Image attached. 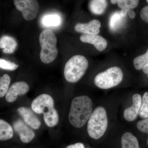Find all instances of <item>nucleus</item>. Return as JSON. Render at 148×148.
I'll return each instance as SVG.
<instances>
[{
  "label": "nucleus",
  "instance_id": "nucleus-15",
  "mask_svg": "<svg viewBox=\"0 0 148 148\" xmlns=\"http://www.w3.org/2000/svg\"><path fill=\"white\" fill-rule=\"evenodd\" d=\"M122 148H140L137 138L130 132H125L122 136Z\"/></svg>",
  "mask_w": 148,
  "mask_h": 148
},
{
  "label": "nucleus",
  "instance_id": "nucleus-2",
  "mask_svg": "<svg viewBox=\"0 0 148 148\" xmlns=\"http://www.w3.org/2000/svg\"><path fill=\"white\" fill-rule=\"evenodd\" d=\"M39 42L41 46L40 58L44 64L54 61L58 55L56 47L57 40L55 35L50 29H45L40 34Z\"/></svg>",
  "mask_w": 148,
  "mask_h": 148
},
{
  "label": "nucleus",
  "instance_id": "nucleus-17",
  "mask_svg": "<svg viewBox=\"0 0 148 148\" xmlns=\"http://www.w3.org/2000/svg\"><path fill=\"white\" fill-rule=\"evenodd\" d=\"M13 136V129L10 125L3 120H0V140H10Z\"/></svg>",
  "mask_w": 148,
  "mask_h": 148
},
{
  "label": "nucleus",
  "instance_id": "nucleus-5",
  "mask_svg": "<svg viewBox=\"0 0 148 148\" xmlns=\"http://www.w3.org/2000/svg\"><path fill=\"white\" fill-rule=\"evenodd\" d=\"M123 76V73L119 67H111L98 74L94 79V83L99 88L109 89L118 85L122 81Z\"/></svg>",
  "mask_w": 148,
  "mask_h": 148
},
{
  "label": "nucleus",
  "instance_id": "nucleus-11",
  "mask_svg": "<svg viewBox=\"0 0 148 148\" xmlns=\"http://www.w3.org/2000/svg\"><path fill=\"white\" fill-rule=\"evenodd\" d=\"M33 111L27 107H20L17 109V112L25 122L32 128L37 130L40 126L41 122Z\"/></svg>",
  "mask_w": 148,
  "mask_h": 148
},
{
  "label": "nucleus",
  "instance_id": "nucleus-27",
  "mask_svg": "<svg viewBox=\"0 0 148 148\" xmlns=\"http://www.w3.org/2000/svg\"><path fill=\"white\" fill-rule=\"evenodd\" d=\"M66 148H84V147L82 143H77L73 145H70Z\"/></svg>",
  "mask_w": 148,
  "mask_h": 148
},
{
  "label": "nucleus",
  "instance_id": "nucleus-25",
  "mask_svg": "<svg viewBox=\"0 0 148 148\" xmlns=\"http://www.w3.org/2000/svg\"><path fill=\"white\" fill-rule=\"evenodd\" d=\"M137 126L141 132L148 134V118L138 121Z\"/></svg>",
  "mask_w": 148,
  "mask_h": 148
},
{
  "label": "nucleus",
  "instance_id": "nucleus-22",
  "mask_svg": "<svg viewBox=\"0 0 148 148\" xmlns=\"http://www.w3.org/2000/svg\"><path fill=\"white\" fill-rule=\"evenodd\" d=\"M139 114L143 118H148V92H146L143 95Z\"/></svg>",
  "mask_w": 148,
  "mask_h": 148
},
{
  "label": "nucleus",
  "instance_id": "nucleus-21",
  "mask_svg": "<svg viewBox=\"0 0 148 148\" xmlns=\"http://www.w3.org/2000/svg\"><path fill=\"white\" fill-rule=\"evenodd\" d=\"M148 64V49L145 54L137 56L133 60V64L135 69L137 70L143 69Z\"/></svg>",
  "mask_w": 148,
  "mask_h": 148
},
{
  "label": "nucleus",
  "instance_id": "nucleus-3",
  "mask_svg": "<svg viewBox=\"0 0 148 148\" xmlns=\"http://www.w3.org/2000/svg\"><path fill=\"white\" fill-rule=\"evenodd\" d=\"M108 125V117L106 109L102 107H98L92 112L88 119V133L90 138L98 140L105 134Z\"/></svg>",
  "mask_w": 148,
  "mask_h": 148
},
{
  "label": "nucleus",
  "instance_id": "nucleus-6",
  "mask_svg": "<svg viewBox=\"0 0 148 148\" xmlns=\"http://www.w3.org/2000/svg\"><path fill=\"white\" fill-rule=\"evenodd\" d=\"M17 10L22 13L23 17L27 21L36 18L39 10V4L37 0H13Z\"/></svg>",
  "mask_w": 148,
  "mask_h": 148
},
{
  "label": "nucleus",
  "instance_id": "nucleus-13",
  "mask_svg": "<svg viewBox=\"0 0 148 148\" xmlns=\"http://www.w3.org/2000/svg\"><path fill=\"white\" fill-rule=\"evenodd\" d=\"M83 42L91 44L99 51L105 50L108 46V42L103 37L98 35L83 34L80 37Z\"/></svg>",
  "mask_w": 148,
  "mask_h": 148
},
{
  "label": "nucleus",
  "instance_id": "nucleus-10",
  "mask_svg": "<svg viewBox=\"0 0 148 148\" xmlns=\"http://www.w3.org/2000/svg\"><path fill=\"white\" fill-rule=\"evenodd\" d=\"M132 99V106L125 109L123 113L125 119L128 121H133L136 119L139 114L142 105V98L140 94H135L133 95Z\"/></svg>",
  "mask_w": 148,
  "mask_h": 148
},
{
  "label": "nucleus",
  "instance_id": "nucleus-29",
  "mask_svg": "<svg viewBox=\"0 0 148 148\" xmlns=\"http://www.w3.org/2000/svg\"><path fill=\"white\" fill-rule=\"evenodd\" d=\"M143 72L145 73L148 74V64H147L143 69Z\"/></svg>",
  "mask_w": 148,
  "mask_h": 148
},
{
  "label": "nucleus",
  "instance_id": "nucleus-26",
  "mask_svg": "<svg viewBox=\"0 0 148 148\" xmlns=\"http://www.w3.org/2000/svg\"><path fill=\"white\" fill-rule=\"evenodd\" d=\"M140 16L143 21L148 23V6L142 9L140 12Z\"/></svg>",
  "mask_w": 148,
  "mask_h": 148
},
{
  "label": "nucleus",
  "instance_id": "nucleus-9",
  "mask_svg": "<svg viewBox=\"0 0 148 148\" xmlns=\"http://www.w3.org/2000/svg\"><path fill=\"white\" fill-rule=\"evenodd\" d=\"M13 127L15 132L19 135L22 143H30L34 138V132L21 119L17 120L14 122Z\"/></svg>",
  "mask_w": 148,
  "mask_h": 148
},
{
  "label": "nucleus",
  "instance_id": "nucleus-18",
  "mask_svg": "<svg viewBox=\"0 0 148 148\" xmlns=\"http://www.w3.org/2000/svg\"><path fill=\"white\" fill-rule=\"evenodd\" d=\"M42 22L46 27H56L61 24V18L57 14H48L43 17Z\"/></svg>",
  "mask_w": 148,
  "mask_h": 148
},
{
  "label": "nucleus",
  "instance_id": "nucleus-23",
  "mask_svg": "<svg viewBox=\"0 0 148 148\" xmlns=\"http://www.w3.org/2000/svg\"><path fill=\"white\" fill-rule=\"evenodd\" d=\"M139 0H119L118 6L121 9L123 8L132 9L138 6Z\"/></svg>",
  "mask_w": 148,
  "mask_h": 148
},
{
  "label": "nucleus",
  "instance_id": "nucleus-12",
  "mask_svg": "<svg viewBox=\"0 0 148 148\" xmlns=\"http://www.w3.org/2000/svg\"><path fill=\"white\" fill-rule=\"evenodd\" d=\"M101 23L97 19H93L87 23H78L75 26V30L85 34L98 35L100 32Z\"/></svg>",
  "mask_w": 148,
  "mask_h": 148
},
{
  "label": "nucleus",
  "instance_id": "nucleus-7",
  "mask_svg": "<svg viewBox=\"0 0 148 148\" xmlns=\"http://www.w3.org/2000/svg\"><path fill=\"white\" fill-rule=\"evenodd\" d=\"M32 108L38 114H43L47 115L55 109L54 101L50 95L42 94L35 98L32 103Z\"/></svg>",
  "mask_w": 148,
  "mask_h": 148
},
{
  "label": "nucleus",
  "instance_id": "nucleus-28",
  "mask_svg": "<svg viewBox=\"0 0 148 148\" xmlns=\"http://www.w3.org/2000/svg\"><path fill=\"white\" fill-rule=\"evenodd\" d=\"M128 14L130 18H135V12H134L132 9H129V10H128Z\"/></svg>",
  "mask_w": 148,
  "mask_h": 148
},
{
  "label": "nucleus",
  "instance_id": "nucleus-4",
  "mask_svg": "<svg viewBox=\"0 0 148 148\" xmlns=\"http://www.w3.org/2000/svg\"><path fill=\"white\" fill-rule=\"evenodd\" d=\"M88 61L83 56H74L66 63L64 75L67 81L75 83L83 76L88 67Z\"/></svg>",
  "mask_w": 148,
  "mask_h": 148
},
{
  "label": "nucleus",
  "instance_id": "nucleus-19",
  "mask_svg": "<svg viewBox=\"0 0 148 148\" xmlns=\"http://www.w3.org/2000/svg\"><path fill=\"white\" fill-rule=\"evenodd\" d=\"M125 17L121 15L120 12H116L112 14L110 18V27L113 31H116L121 27Z\"/></svg>",
  "mask_w": 148,
  "mask_h": 148
},
{
  "label": "nucleus",
  "instance_id": "nucleus-20",
  "mask_svg": "<svg viewBox=\"0 0 148 148\" xmlns=\"http://www.w3.org/2000/svg\"><path fill=\"white\" fill-rule=\"evenodd\" d=\"M10 83V78L7 74H5L0 78V97H3L7 93Z\"/></svg>",
  "mask_w": 148,
  "mask_h": 148
},
{
  "label": "nucleus",
  "instance_id": "nucleus-32",
  "mask_svg": "<svg viewBox=\"0 0 148 148\" xmlns=\"http://www.w3.org/2000/svg\"><path fill=\"white\" fill-rule=\"evenodd\" d=\"M146 1H147V2L148 3V0H146Z\"/></svg>",
  "mask_w": 148,
  "mask_h": 148
},
{
  "label": "nucleus",
  "instance_id": "nucleus-1",
  "mask_svg": "<svg viewBox=\"0 0 148 148\" xmlns=\"http://www.w3.org/2000/svg\"><path fill=\"white\" fill-rule=\"evenodd\" d=\"M92 102L86 95L78 96L73 99L71 105L69 119L74 127H83L92 114Z\"/></svg>",
  "mask_w": 148,
  "mask_h": 148
},
{
  "label": "nucleus",
  "instance_id": "nucleus-14",
  "mask_svg": "<svg viewBox=\"0 0 148 148\" xmlns=\"http://www.w3.org/2000/svg\"><path fill=\"white\" fill-rule=\"evenodd\" d=\"M17 43L16 40L10 36H4L0 40V48L3 53H12L16 50Z\"/></svg>",
  "mask_w": 148,
  "mask_h": 148
},
{
  "label": "nucleus",
  "instance_id": "nucleus-16",
  "mask_svg": "<svg viewBox=\"0 0 148 148\" xmlns=\"http://www.w3.org/2000/svg\"><path fill=\"white\" fill-rule=\"evenodd\" d=\"M107 5V0H91L89 3V8L92 13L101 15L106 10Z\"/></svg>",
  "mask_w": 148,
  "mask_h": 148
},
{
  "label": "nucleus",
  "instance_id": "nucleus-8",
  "mask_svg": "<svg viewBox=\"0 0 148 148\" xmlns=\"http://www.w3.org/2000/svg\"><path fill=\"white\" fill-rule=\"evenodd\" d=\"M29 85L24 82L14 83L9 88L6 94V101L8 103H12L16 101L18 95H24L29 91Z\"/></svg>",
  "mask_w": 148,
  "mask_h": 148
},
{
  "label": "nucleus",
  "instance_id": "nucleus-31",
  "mask_svg": "<svg viewBox=\"0 0 148 148\" xmlns=\"http://www.w3.org/2000/svg\"><path fill=\"white\" fill-rule=\"evenodd\" d=\"M147 145L148 146V138L147 140Z\"/></svg>",
  "mask_w": 148,
  "mask_h": 148
},
{
  "label": "nucleus",
  "instance_id": "nucleus-24",
  "mask_svg": "<svg viewBox=\"0 0 148 148\" xmlns=\"http://www.w3.org/2000/svg\"><path fill=\"white\" fill-rule=\"evenodd\" d=\"M18 66L13 62L7 61L5 59H0V68L3 70L8 71H13L18 68Z\"/></svg>",
  "mask_w": 148,
  "mask_h": 148
},
{
  "label": "nucleus",
  "instance_id": "nucleus-30",
  "mask_svg": "<svg viewBox=\"0 0 148 148\" xmlns=\"http://www.w3.org/2000/svg\"><path fill=\"white\" fill-rule=\"evenodd\" d=\"M118 1L119 0H110V1L112 4H116V3H117Z\"/></svg>",
  "mask_w": 148,
  "mask_h": 148
}]
</instances>
